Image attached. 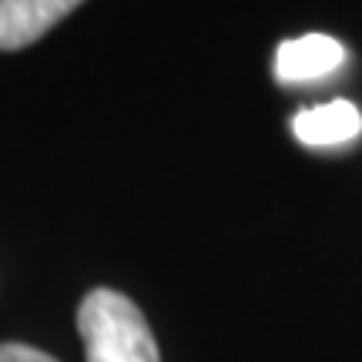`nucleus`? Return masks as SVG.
Here are the masks:
<instances>
[{
    "instance_id": "obj_1",
    "label": "nucleus",
    "mask_w": 362,
    "mask_h": 362,
    "mask_svg": "<svg viewBox=\"0 0 362 362\" xmlns=\"http://www.w3.org/2000/svg\"><path fill=\"white\" fill-rule=\"evenodd\" d=\"M88 362H161L141 309L115 288H94L78 309Z\"/></svg>"
},
{
    "instance_id": "obj_2",
    "label": "nucleus",
    "mask_w": 362,
    "mask_h": 362,
    "mask_svg": "<svg viewBox=\"0 0 362 362\" xmlns=\"http://www.w3.org/2000/svg\"><path fill=\"white\" fill-rule=\"evenodd\" d=\"M84 0H0V51H21L44 37Z\"/></svg>"
},
{
    "instance_id": "obj_3",
    "label": "nucleus",
    "mask_w": 362,
    "mask_h": 362,
    "mask_svg": "<svg viewBox=\"0 0 362 362\" xmlns=\"http://www.w3.org/2000/svg\"><path fill=\"white\" fill-rule=\"evenodd\" d=\"M346 61V47L329 34H305V37L285 40L275 51V78L285 84L319 81L339 71Z\"/></svg>"
},
{
    "instance_id": "obj_4",
    "label": "nucleus",
    "mask_w": 362,
    "mask_h": 362,
    "mask_svg": "<svg viewBox=\"0 0 362 362\" xmlns=\"http://www.w3.org/2000/svg\"><path fill=\"white\" fill-rule=\"evenodd\" d=\"M292 131L309 148H332L352 141L362 131V115L352 101H329L319 107H302L292 117Z\"/></svg>"
},
{
    "instance_id": "obj_5",
    "label": "nucleus",
    "mask_w": 362,
    "mask_h": 362,
    "mask_svg": "<svg viewBox=\"0 0 362 362\" xmlns=\"http://www.w3.org/2000/svg\"><path fill=\"white\" fill-rule=\"evenodd\" d=\"M0 362H57L47 352L34 349V346H21V342H4L0 346Z\"/></svg>"
}]
</instances>
